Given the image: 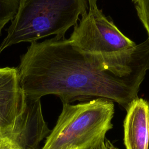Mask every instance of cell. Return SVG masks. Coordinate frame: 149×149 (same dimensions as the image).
<instances>
[{
    "label": "cell",
    "mask_w": 149,
    "mask_h": 149,
    "mask_svg": "<svg viewBox=\"0 0 149 149\" xmlns=\"http://www.w3.org/2000/svg\"><path fill=\"white\" fill-rule=\"evenodd\" d=\"M149 69V39L126 50L84 51L65 38L31 42L17 68L20 86L32 99L54 94L63 104L91 97L115 101L126 110Z\"/></svg>",
    "instance_id": "1"
},
{
    "label": "cell",
    "mask_w": 149,
    "mask_h": 149,
    "mask_svg": "<svg viewBox=\"0 0 149 149\" xmlns=\"http://www.w3.org/2000/svg\"><path fill=\"white\" fill-rule=\"evenodd\" d=\"M87 9V0H19L17 11L0 44V54L18 43H31L51 35L65 38L67 30Z\"/></svg>",
    "instance_id": "2"
},
{
    "label": "cell",
    "mask_w": 149,
    "mask_h": 149,
    "mask_svg": "<svg viewBox=\"0 0 149 149\" xmlns=\"http://www.w3.org/2000/svg\"><path fill=\"white\" fill-rule=\"evenodd\" d=\"M112 100L97 98L76 105L63 104L57 122L42 149H90L113 127Z\"/></svg>",
    "instance_id": "3"
},
{
    "label": "cell",
    "mask_w": 149,
    "mask_h": 149,
    "mask_svg": "<svg viewBox=\"0 0 149 149\" xmlns=\"http://www.w3.org/2000/svg\"><path fill=\"white\" fill-rule=\"evenodd\" d=\"M69 39L79 48L93 52H118L136 45L97 7L89 9L82 16Z\"/></svg>",
    "instance_id": "4"
},
{
    "label": "cell",
    "mask_w": 149,
    "mask_h": 149,
    "mask_svg": "<svg viewBox=\"0 0 149 149\" xmlns=\"http://www.w3.org/2000/svg\"><path fill=\"white\" fill-rule=\"evenodd\" d=\"M17 68H0V137H6L26 107Z\"/></svg>",
    "instance_id": "5"
},
{
    "label": "cell",
    "mask_w": 149,
    "mask_h": 149,
    "mask_svg": "<svg viewBox=\"0 0 149 149\" xmlns=\"http://www.w3.org/2000/svg\"><path fill=\"white\" fill-rule=\"evenodd\" d=\"M50 132L43 117L40 99L26 97V107L22 116L5 138L22 149H39L41 141Z\"/></svg>",
    "instance_id": "6"
},
{
    "label": "cell",
    "mask_w": 149,
    "mask_h": 149,
    "mask_svg": "<svg viewBox=\"0 0 149 149\" xmlns=\"http://www.w3.org/2000/svg\"><path fill=\"white\" fill-rule=\"evenodd\" d=\"M123 122L126 149H148L149 137V103L136 98L126 109Z\"/></svg>",
    "instance_id": "7"
},
{
    "label": "cell",
    "mask_w": 149,
    "mask_h": 149,
    "mask_svg": "<svg viewBox=\"0 0 149 149\" xmlns=\"http://www.w3.org/2000/svg\"><path fill=\"white\" fill-rule=\"evenodd\" d=\"M19 0H0V36L3 27L14 18Z\"/></svg>",
    "instance_id": "8"
},
{
    "label": "cell",
    "mask_w": 149,
    "mask_h": 149,
    "mask_svg": "<svg viewBox=\"0 0 149 149\" xmlns=\"http://www.w3.org/2000/svg\"><path fill=\"white\" fill-rule=\"evenodd\" d=\"M137 15L144 27L149 39V0H132Z\"/></svg>",
    "instance_id": "9"
},
{
    "label": "cell",
    "mask_w": 149,
    "mask_h": 149,
    "mask_svg": "<svg viewBox=\"0 0 149 149\" xmlns=\"http://www.w3.org/2000/svg\"><path fill=\"white\" fill-rule=\"evenodd\" d=\"M0 149H22L9 139L0 137Z\"/></svg>",
    "instance_id": "10"
},
{
    "label": "cell",
    "mask_w": 149,
    "mask_h": 149,
    "mask_svg": "<svg viewBox=\"0 0 149 149\" xmlns=\"http://www.w3.org/2000/svg\"><path fill=\"white\" fill-rule=\"evenodd\" d=\"M90 149H118L106 138Z\"/></svg>",
    "instance_id": "11"
},
{
    "label": "cell",
    "mask_w": 149,
    "mask_h": 149,
    "mask_svg": "<svg viewBox=\"0 0 149 149\" xmlns=\"http://www.w3.org/2000/svg\"><path fill=\"white\" fill-rule=\"evenodd\" d=\"M97 0H87L89 5V9H92L97 7Z\"/></svg>",
    "instance_id": "12"
},
{
    "label": "cell",
    "mask_w": 149,
    "mask_h": 149,
    "mask_svg": "<svg viewBox=\"0 0 149 149\" xmlns=\"http://www.w3.org/2000/svg\"><path fill=\"white\" fill-rule=\"evenodd\" d=\"M148 149H149V137H148Z\"/></svg>",
    "instance_id": "13"
}]
</instances>
